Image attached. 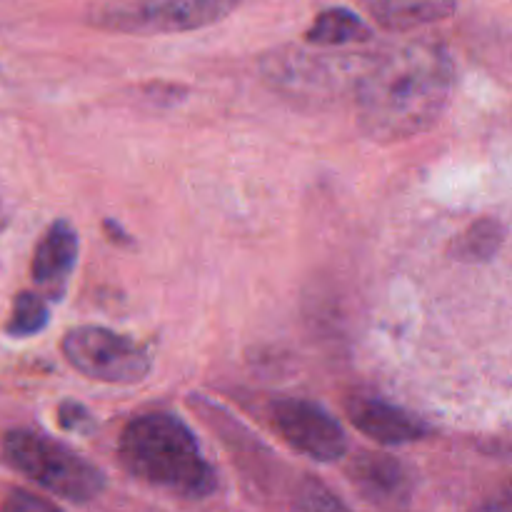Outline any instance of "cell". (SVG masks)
<instances>
[{
  "label": "cell",
  "mask_w": 512,
  "mask_h": 512,
  "mask_svg": "<svg viewBox=\"0 0 512 512\" xmlns=\"http://www.w3.org/2000/svg\"><path fill=\"white\" fill-rule=\"evenodd\" d=\"M48 323L50 313L43 295L33 293V290H23V293L15 295L13 310H10L8 323H5V335H10V338H30V335H38L40 330H45Z\"/></svg>",
  "instance_id": "4fadbf2b"
},
{
  "label": "cell",
  "mask_w": 512,
  "mask_h": 512,
  "mask_svg": "<svg viewBox=\"0 0 512 512\" xmlns=\"http://www.w3.org/2000/svg\"><path fill=\"white\" fill-rule=\"evenodd\" d=\"M3 460L23 478L65 503L85 505L103 495L105 475L98 465L75 453L70 445L30 428H15L3 435Z\"/></svg>",
  "instance_id": "3957f363"
},
{
  "label": "cell",
  "mask_w": 512,
  "mask_h": 512,
  "mask_svg": "<svg viewBox=\"0 0 512 512\" xmlns=\"http://www.w3.org/2000/svg\"><path fill=\"white\" fill-rule=\"evenodd\" d=\"M455 8H458V0H373L370 3L375 23L395 33L440 23L450 18Z\"/></svg>",
  "instance_id": "30bf717a"
},
{
  "label": "cell",
  "mask_w": 512,
  "mask_h": 512,
  "mask_svg": "<svg viewBox=\"0 0 512 512\" xmlns=\"http://www.w3.org/2000/svg\"><path fill=\"white\" fill-rule=\"evenodd\" d=\"M505 233L498 218H480L450 245V255L460 263H490L503 248Z\"/></svg>",
  "instance_id": "7c38bea8"
},
{
  "label": "cell",
  "mask_w": 512,
  "mask_h": 512,
  "mask_svg": "<svg viewBox=\"0 0 512 512\" xmlns=\"http://www.w3.org/2000/svg\"><path fill=\"white\" fill-rule=\"evenodd\" d=\"M370 38H373L370 25L348 8L323 10L305 33V40L318 48H343V45L368 43Z\"/></svg>",
  "instance_id": "8fae6325"
},
{
  "label": "cell",
  "mask_w": 512,
  "mask_h": 512,
  "mask_svg": "<svg viewBox=\"0 0 512 512\" xmlns=\"http://www.w3.org/2000/svg\"><path fill=\"white\" fill-rule=\"evenodd\" d=\"M350 483L360 498L373 505H405L413 495L410 470L398 458L385 453H363L350 463Z\"/></svg>",
  "instance_id": "9c48e42d"
},
{
  "label": "cell",
  "mask_w": 512,
  "mask_h": 512,
  "mask_svg": "<svg viewBox=\"0 0 512 512\" xmlns=\"http://www.w3.org/2000/svg\"><path fill=\"white\" fill-rule=\"evenodd\" d=\"M118 460L145 488L173 498L208 500L218 475L193 430L173 413H145L130 420L118 440Z\"/></svg>",
  "instance_id": "7a4b0ae2"
},
{
  "label": "cell",
  "mask_w": 512,
  "mask_h": 512,
  "mask_svg": "<svg viewBox=\"0 0 512 512\" xmlns=\"http://www.w3.org/2000/svg\"><path fill=\"white\" fill-rule=\"evenodd\" d=\"M75 260H78V233L68 220H53L35 245L33 263H30L33 283L43 290L45 298H63Z\"/></svg>",
  "instance_id": "ba28073f"
},
{
  "label": "cell",
  "mask_w": 512,
  "mask_h": 512,
  "mask_svg": "<svg viewBox=\"0 0 512 512\" xmlns=\"http://www.w3.org/2000/svg\"><path fill=\"white\" fill-rule=\"evenodd\" d=\"M5 225V215H3V205H0V228Z\"/></svg>",
  "instance_id": "e0dca14e"
},
{
  "label": "cell",
  "mask_w": 512,
  "mask_h": 512,
  "mask_svg": "<svg viewBox=\"0 0 512 512\" xmlns=\"http://www.w3.org/2000/svg\"><path fill=\"white\" fill-rule=\"evenodd\" d=\"M270 423L290 448L315 463H335L348 453L345 430L328 410L313 400H275L270 405Z\"/></svg>",
  "instance_id": "8992f818"
},
{
  "label": "cell",
  "mask_w": 512,
  "mask_h": 512,
  "mask_svg": "<svg viewBox=\"0 0 512 512\" xmlns=\"http://www.w3.org/2000/svg\"><path fill=\"white\" fill-rule=\"evenodd\" d=\"M345 410L350 423L380 445H408L430 435L423 418L375 395H353L345 400Z\"/></svg>",
  "instance_id": "52a82bcc"
},
{
  "label": "cell",
  "mask_w": 512,
  "mask_h": 512,
  "mask_svg": "<svg viewBox=\"0 0 512 512\" xmlns=\"http://www.w3.org/2000/svg\"><path fill=\"white\" fill-rule=\"evenodd\" d=\"M453 80V58L440 40L418 38L388 50L358 80L360 128L378 143L425 133L443 115Z\"/></svg>",
  "instance_id": "6da1fadb"
},
{
  "label": "cell",
  "mask_w": 512,
  "mask_h": 512,
  "mask_svg": "<svg viewBox=\"0 0 512 512\" xmlns=\"http://www.w3.org/2000/svg\"><path fill=\"white\" fill-rule=\"evenodd\" d=\"M3 508L13 510V512H23V510H58V505L50 503V500H45V498H38V495L15 490V493L5 500Z\"/></svg>",
  "instance_id": "9a60e30c"
},
{
  "label": "cell",
  "mask_w": 512,
  "mask_h": 512,
  "mask_svg": "<svg viewBox=\"0 0 512 512\" xmlns=\"http://www.w3.org/2000/svg\"><path fill=\"white\" fill-rule=\"evenodd\" d=\"M103 228H105V235H108L115 245H133V238L120 228L118 220H110V218L103 220Z\"/></svg>",
  "instance_id": "2e32d148"
},
{
  "label": "cell",
  "mask_w": 512,
  "mask_h": 512,
  "mask_svg": "<svg viewBox=\"0 0 512 512\" xmlns=\"http://www.w3.org/2000/svg\"><path fill=\"white\" fill-rule=\"evenodd\" d=\"M65 360L80 375L108 385H135L150 375L153 360L140 343L100 325H80L65 333Z\"/></svg>",
  "instance_id": "5b68a950"
},
{
  "label": "cell",
  "mask_w": 512,
  "mask_h": 512,
  "mask_svg": "<svg viewBox=\"0 0 512 512\" xmlns=\"http://www.w3.org/2000/svg\"><path fill=\"white\" fill-rule=\"evenodd\" d=\"M58 425L63 430H70V433L88 435L95 428V420L85 405L75 403V400H65V403L58 405Z\"/></svg>",
  "instance_id": "5bb4252c"
},
{
  "label": "cell",
  "mask_w": 512,
  "mask_h": 512,
  "mask_svg": "<svg viewBox=\"0 0 512 512\" xmlns=\"http://www.w3.org/2000/svg\"><path fill=\"white\" fill-rule=\"evenodd\" d=\"M240 0H93L88 23L110 33H190L228 18Z\"/></svg>",
  "instance_id": "277c9868"
}]
</instances>
